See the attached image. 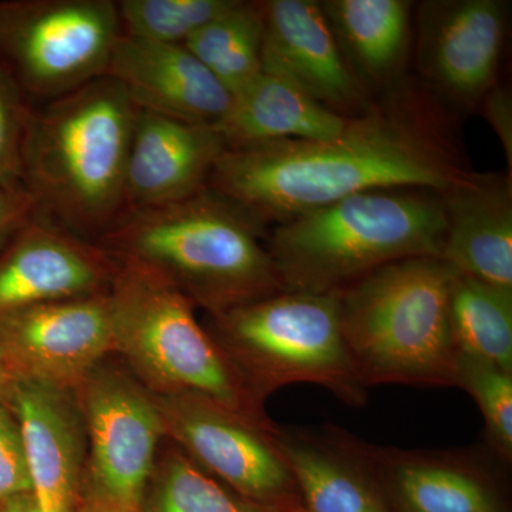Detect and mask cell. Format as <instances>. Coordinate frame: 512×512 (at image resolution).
I'll list each match as a JSON object with an SVG mask.
<instances>
[{
    "label": "cell",
    "instance_id": "cell-26",
    "mask_svg": "<svg viewBox=\"0 0 512 512\" xmlns=\"http://www.w3.org/2000/svg\"><path fill=\"white\" fill-rule=\"evenodd\" d=\"M234 3L235 0H120L117 5L123 35L184 45Z\"/></svg>",
    "mask_w": 512,
    "mask_h": 512
},
{
    "label": "cell",
    "instance_id": "cell-27",
    "mask_svg": "<svg viewBox=\"0 0 512 512\" xmlns=\"http://www.w3.org/2000/svg\"><path fill=\"white\" fill-rule=\"evenodd\" d=\"M456 384L476 400L495 450L505 460H511L512 373L476 357L457 353Z\"/></svg>",
    "mask_w": 512,
    "mask_h": 512
},
{
    "label": "cell",
    "instance_id": "cell-7",
    "mask_svg": "<svg viewBox=\"0 0 512 512\" xmlns=\"http://www.w3.org/2000/svg\"><path fill=\"white\" fill-rule=\"evenodd\" d=\"M212 326L215 342L259 400L286 384L312 383L352 406L365 402L339 293H275L212 316Z\"/></svg>",
    "mask_w": 512,
    "mask_h": 512
},
{
    "label": "cell",
    "instance_id": "cell-34",
    "mask_svg": "<svg viewBox=\"0 0 512 512\" xmlns=\"http://www.w3.org/2000/svg\"><path fill=\"white\" fill-rule=\"evenodd\" d=\"M83 512H100V511H94V510H89V508H84Z\"/></svg>",
    "mask_w": 512,
    "mask_h": 512
},
{
    "label": "cell",
    "instance_id": "cell-25",
    "mask_svg": "<svg viewBox=\"0 0 512 512\" xmlns=\"http://www.w3.org/2000/svg\"><path fill=\"white\" fill-rule=\"evenodd\" d=\"M138 512H289L254 503L222 484L185 453L156 463Z\"/></svg>",
    "mask_w": 512,
    "mask_h": 512
},
{
    "label": "cell",
    "instance_id": "cell-2",
    "mask_svg": "<svg viewBox=\"0 0 512 512\" xmlns=\"http://www.w3.org/2000/svg\"><path fill=\"white\" fill-rule=\"evenodd\" d=\"M137 110L109 76L33 106L22 184L36 217L97 244L124 211Z\"/></svg>",
    "mask_w": 512,
    "mask_h": 512
},
{
    "label": "cell",
    "instance_id": "cell-32",
    "mask_svg": "<svg viewBox=\"0 0 512 512\" xmlns=\"http://www.w3.org/2000/svg\"><path fill=\"white\" fill-rule=\"evenodd\" d=\"M0 512H40L32 493L20 494L0 504Z\"/></svg>",
    "mask_w": 512,
    "mask_h": 512
},
{
    "label": "cell",
    "instance_id": "cell-19",
    "mask_svg": "<svg viewBox=\"0 0 512 512\" xmlns=\"http://www.w3.org/2000/svg\"><path fill=\"white\" fill-rule=\"evenodd\" d=\"M333 433L363 470L383 474L407 512H498L497 498L473 461L380 448Z\"/></svg>",
    "mask_w": 512,
    "mask_h": 512
},
{
    "label": "cell",
    "instance_id": "cell-4",
    "mask_svg": "<svg viewBox=\"0 0 512 512\" xmlns=\"http://www.w3.org/2000/svg\"><path fill=\"white\" fill-rule=\"evenodd\" d=\"M446 218L436 192H362L275 225L268 251L285 291L340 293L383 266L440 256Z\"/></svg>",
    "mask_w": 512,
    "mask_h": 512
},
{
    "label": "cell",
    "instance_id": "cell-30",
    "mask_svg": "<svg viewBox=\"0 0 512 512\" xmlns=\"http://www.w3.org/2000/svg\"><path fill=\"white\" fill-rule=\"evenodd\" d=\"M35 215V200L23 184L0 181V251Z\"/></svg>",
    "mask_w": 512,
    "mask_h": 512
},
{
    "label": "cell",
    "instance_id": "cell-18",
    "mask_svg": "<svg viewBox=\"0 0 512 512\" xmlns=\"http://www.w3.org/2000/svg\"><path fill=\"white\" fill-rule=\"evenodd\" d=\"M446 218L441 258L458 274L512 291V178L474 174L440 195Z\"/></svg>",
    "mask_w": 512,
    "mask_h": 512
},
{
    "label": "cell",
    "instance_id": "cell-12",
    "mask_svg": "<svg viewBox=\"0 0 512 512\" xmlns=\"http://www.w3.org/2000/svg\"><path fill=\"white\" fill-rule=\"evenodd\" d=\"M117 269L96 242L35 215L0 251V315L109 292Z\"/></svg>",
    "mask_w": 512,
    "mask_h": 512
},
{
    "label": "cell",
    "instance_id": "cell-20",
    "mask_svg": "<svg viewBox=\"0 0 512 512\" xmlns=\"http://www.w3.org/2000/svg\"><path fill=\"white\" fill-rule=\"evenodd\" d=\"M348 119L326 109L281 74L262 70L232 96L217 130L228 148H238L284 140H325L339 134Z\"/></svg>",
    "mask_w": 512,
    "mask_h": 512
},
{
    "label": "cell",
    "instance_id": "cell-1",
    "mask_svg": "<svg viewBox=\"0 0 512 512\" xmlns=\"http://www.w3.org/2000/svg\"><path fill=\"white\" fill-rule=\"evenodd\" d=\"M474 173L439 99L417 84L393 87L325 140L227 148L208 188L264 228L380 190L443 195Z\"/></svg>",
    "mask_w": 512,
    "mask_h": 512
},
{
    "label": "cell",
    "instance_id": "cell-10",
    "mask_svg": "<svg viewBox=\"0 0 512 512\" xmlns=\"http://www.w3.org/2000/svg\"><path fill=\"white\" fill-rule=\"evenodd\" d=\"M156 402L165 433L211 476L254 503L296 511L299 491L276 447L278 429L195 394H165Z\"/></svg>",
    "mask_w": 512,
    "mask_h": 512
},
{
    "label": "cell",
    "instance_id": "cell-33",
    "mask_svg": "<svg viewBox=\"0 0 512 512\" xmlns=\"http://www.w3.org/2000/svg\"><path fill=\"white\" fill-rule=\"evenodd\" d=\"M15 382V376L10 372L8 362L0 349V404H8Z\"/></svg>",
    "mask_w": 512,
    "mask_h": 512
},
{
    "label": "cell",
    "instance_id": "cell-17",
    "mask_svg": "<svg viewBox=\"0 0 512 512\" xmlns=\"http://www.w3.org/2000/svg\"><path fill=\"white\" fill-rule=\"evenodd\" d=\"M6 406L18 421L40 512H72L82 476L84 427L70 389L16 380Z\"/></svg>",
    "mask_w": 512,
    "mask_h": 512
},
{
    "label": "cell",
    "instance_id": "cell-24",
    "mask_svg": "<svg viewBox=\"0 0 512 512\" xmlns=\"http://www.w3.org/2000/svg\"><path fill=\"white\" fill-rule=\"evenodd\" d=\"M264 23L258 2H241L197 30L184 46L231 96L241 92L262 72Z\"/></svg>",
    "mask_w": 512,
    "mask_h": 512
},
{
    "label": "cell",
    "instance_id": "cell-3",
    "mask_svg": "<svg viewBox=\"0 0 512 512\" xmlns=\"http://www.w3.org/2000/svg\"><path fill=\"white\" fill-rule=\"evenodd\" d=\"M262 234L261 225L207 187L123 212L97 244L114 258L156 269L215 316L285 291Z\"/></svg>",
    "mask_w": 512,
    "mask_h": 512
},
{
    "label": "cell",
    "instance_id": "cell-9",
    "mask_svg": "<svg viewBox=\"0 0 512 512\" xmlns=\"http://www.w3.org/2000/svg\"><path fill=\"white\" fill-rule=\"evenodd\" d=\"M76 387L90 444L84 508L140 511L165 433L156 399L127 373L101 363Z\"/></svg>",
    "mask_w": 512,
    "mask_h": 512
},
{
    "label": "cell",
    "instance_id": "cell-28",
    "mask_svg": "<svg viewBox=\"0 0 512 512\" xmlns=\"http://www.w3.org/2000/svg\"><path fill=\"white\" fill-rule=\"evenodd\" d=\"M33 104L0 66V181L22 184L23 150Z\"/></svg>",
    "mask_w": 512,
    "mask_h": 512
},
{
    "label": "cell",
    "instance_id": "cell-14",
    "mask_svg": "<svg viewBox=\"0 0 512 512\" xmlns=\"http://www.w3.org/2000/svg\"><path fill=\"white\" fill-rule=\"evenodd\" d=\"M507 8L498 0L429 2L420 12V64L448 99L477 104L495 86Z\"/></svg>",
    "mask_w": 512,
    "mask_h": 512
},
{
    "label": "cell",
    "instance_id": "cell-29",
    "mask_svg": "<svg viewBox=\"0 0 512 512\" xmlns=\"http://www.w3.org/2000/svg\"><path fill=\"white\" fill-rule=\"evenodd\" d=\"M29 493H32V480L18 421L6 404H0V504Z\"/></svg>",
    "mask_w": 512,
    "mask_h": 512
},
{
    "label": "cell",
    "instance_id": "cell-22",
    "mask_svg": "<svg viewBox=\"0 0 512 512\" xmlns=\"http://www.w3.org/2000/svg\"><path fill=\"white\" fill-rule=\"evenodd\" d=\"M343 55L362 77L390 79L410 42V10L403 0H328L320 3Z\"/></svg>",
    "mask_w": 512,
    "mask_h": 512
},
{
    "label": "cell",
    "instance_id": "cell-8",
    "mask_svg": "<svg viewBox=\"0 0 512 512\" xmlns=\"http://www.w3.org/2000/svg\"><path fill=\"white\" fill-rule=\"evenodd\" d=\"M121 35L114 0H0V66L33 106L106 76Z\"/></svg>",
    "mask_w": 512,
    "mask_h": 512
},
{
    "label": "cell",
    "instance_id": "cell-16",
    "mask_svg": "<svg viewBox=\"0 0 512 512\" xmlns=\"http://www.w3.org/2000/svg\"><path fill=\"white\" fill-rule=\"evenodd\" d=\"M106 76L126 90L138 110L217 127L231 93L184 45L121 35Z\"/></svg>",
    "mask_w": 512,
    "mask_h": 512
},
{
    "label": "cell",
    "instance_id": "cell-21",
    "mask_svg": "<svg viewBox=\"0 0 512 512\" xmlns=\"http://www.w3.org/2000/svg\"><path fill=\"white\" fill-rule=\"evenodd\" d=\"M275 443L308 512H389L363 468L339 443L276 431Z\"/></svg>",
    "mask_w": 512,
    "mask_h": 512
},
{
    "label": "cell",
    "instance_id": "cell-23",
    "mask_svg": "<svg viewBox=\"0 0 512 512\" xmlns=\"http://www.w3.org/2000/svg\"><path fill=\"white\" fill-rule=\"evenodd\" d=\"M450 328L457 353L512 373V291L458 276L451 293Z\"/></svg>",
    "mask_w": 512,
    "mask_h": 512
},
{
    "label": "cell",
    "instance_id": "cell-15",
    "mask_svg": "<svg viewBox=\"0 0 512 512\" xmlns=\"http://www.w3.org/2000/svg\"><path fill=\"white\" fill-rule=\"evenodd\" d=\"M227 148L217 127L137 110L123 212L160 207L205 190Z\"/></svg>",
    "mask_w": 512,
    "mask_h": 512
},
{
    "label": "cell",
    "instance_id": "cell-31",
    "mask_svg": "<svg viewBox=\"0 0 512 512\" xmlns=\"http://www.w3.org/2000/svg\"><path fill=\"white\" fill-rule=\"evenodd\" d=\"M483 113L498 140L507 158L508 175H512V97L507 87L494 86L483 100Z\"/></svg>",
    "mask_w": 512,
    "mask_h": 512
},
{
    "label": "cell",
    "instance_id": "cell-6",
    "mask_svg": "<svg viewBox=\"0 0 512 512\" xmlns=\"http://www.w3.org/2000/svg\"><path fill=\"white\" fill-rule=\"evenodd\" d=\"M110 286L114 349L153 389L190 393L274 430L227 353L202 328L194 303L156 269L116 258Z\"/></svg>",
    "mask_w": 512,
    "mask_h": 512
},
{
    "label": "cell",
    "instance_id": "cell-13",
    "mask_svg": "<svg viewBox=\"0 0 512 512\" xmlns=\"http://www.w3.org/2000/svg\"><path fill=\"white\" fill-rule=\"evenodd\" d=\"M261 9L262 70L291 80L343 117L369 106L362 80L340 49L325 12L312 0H268Z\"/></svg>",
    "mask_w": 512,
    "mask_h": 512
},
{
    "label": "cell",
    "instance_id": "cell-11",
    "mask_svg": "<svg viewBox=\"0 0 512 512\" xmlns=\"http://www.w3.org/2000/svg\"><path fill=\"white\" fill-rule=\"evenodd\" d=\"M0 349L16 380L76 387L114 349L110 292L0 315Z\"/></svg>",
    "mask_w": 512,
    "mask_h": 512
},
{
    "label": "cell",
    "instance_id": "cell-5",
    "mask_svg": "<svg viewBox=\"0 0 512 512\" xmlns=\"http://www.w3.org/2000/svg\"><path fill=\"white\" fill-rule=\"evenodd\" d=\"M460 276L440 256L383 266L340 292L342 326L365 386L456 384L450 302Z\"/></svg>",
    "mask_w": 512,
    "mask_h": 512
}]
</instances>
